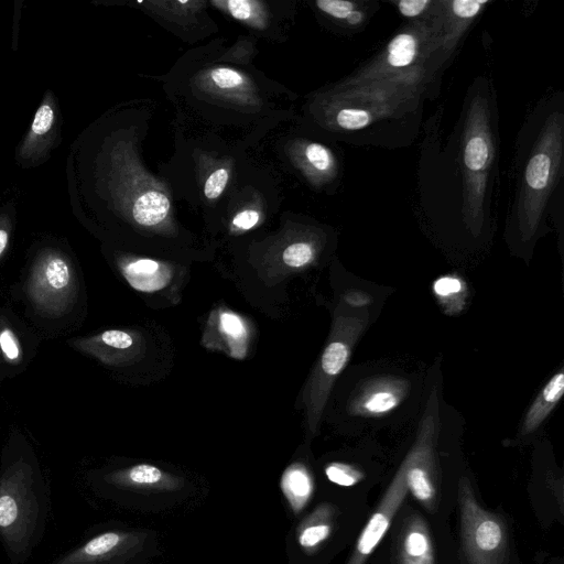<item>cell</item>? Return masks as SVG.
I'll return each mask as SVG.
<instances>
[{
    "label": "cell",
    "mask_w": 564,
    "mask_h": 564,
    "mask_svg": "<svg viewBox=\"0 0 564 564\" xmlns=\"http://www.w3.org/2000/svg\"><path fill=\"white\" fill-rule=\"evenodd\" d=\"M423 89L387 80L366 82L341 87L334 112V122L343 131L356 132L397 116L412 106Z\"/></svg>",
    "instance_id": "cell-5"
},
{
    "label": "cell",
    "mask_w": 564,
    "mask_h": 564,
    "mask_svg": "<svg viewBox=\"0 0 564 564\" xmlns=\"http://www.w3.org/2000/svg\"><path fill=\"white\" fill-rule=\"evenodd\" d=\"M458 506L463 551L468 564H507L508 541L503 522L480 507L465 477L458 485Z\"/></svg>",
    "instance_id": "cell-6"
},
{
    "label": "cell",
    "mask_w": 564,
    "mask_h": 564,
    "mask_svg": "<svg viewBox=\"0 0 564 564\" xmlns=\"http://www.w3.org/2000/svg\"><path fill=\"white\" fill-rule=\"evenodd\" d=\"M441 1L437 12L425 20L410 22L398 32L381 53L343 86L387 80L425 89L434 73L445 63L442 57Z\"/></svg>",
    "instance_id": "cell-2"
},
{
    "label": "cell",
    "mask_w": 564,
    "mask_h": 564,
    "mask_svg": "<svg viewBox=\"0 0 564 564\" xmlns=\"http://www.w3.org/2000/svg\"><path fill=\"white\" fill-rule=\"evenodd\" d=\"M433 289L440 296H448L458 293L462 289V283L458 279L452 276L440 278L434 282Z\"/></svg>",
    "instance_id": "cell-30"
},
{
    "label": "cell",
    "mask_w": 564,
    "mask_h": 564,
    "mask_svg": "<svg viewBox=\"0 0 564 564\" xmlns=\"http://www.w3.org/2000/svg\"><path fill=\"white\" fill-rule=\"evenodd\" d=\"M346 300L351 305H362L365 304L368 299L362 295L361 293L352 292L346 296Z\"/></svg>",
    "instance_id": "cell-32"
},
{
    "label": "cell",
    "mask_w": 564,
    "mask_h": 564,
    "mask_svg": "<svg viewBox=\"0 0 564 564\" xmlns=\"http://www.w3.org/2000/svg\"><path fill=\"white\" fill-rule=\"evenodd\" d=\"M360 325L361 323L357 318L338 316L334 321L328 343L308 378L303 393L307 423L312 432L317 429L336 377L348 361Z\"/></svg>",
    "instance_id": "cell-7"
},
{
    "label": "cell",
    "mask_w": 564,
    "mask_h": 564,
    "mask_svg": "<svg viewBox=\"0 0 564 564\" xmlns=\"http://www.w3.org/2000/svg\"><path fill=\"white\" fill-rule=\"evenodd\" d=\"M220 4L225 6L227 12L239 21L257 24L262 19L260 3L257 1L231 0Z\"/></svg>",
    "instance_id": "cell-24"
},
{
    "label": "cell",
    "mask_w": 564,
    "mask_h": 564,
    "mask_svg": "<svg viewBox=\"0 0 564 564\" xmlns=\"http://www.w3.org/2000/svg\"><path fill=\"white\" fill-rule=\"evenodd\" d=\"M325 474L332 482L344 487L354 486L364 478V474L359 469L344 463L327 465Z\"/></svg>",
    "instance_id": "cell-25"
},
{
    "label": "cell",
    "mask_w": 564,
    "mask_h": 564,
    "mask_svg": "<svg viewBox=\"0 0 564 564\" xmlns=\"http://www.w3.org/2000/svg\"><path fill=\"white\" fill-rule=\"evenodd\" d=\"M393 564H435L434 546L425 519L414 512L402 522Z\"/></svg>",
    "instance_id": "cell-11"
},
{
    "label": "cell",
    "mask_w": 564,
    "mask_h": 564,
    "mask_svg": "<svg viewBox=\"0 0 564 564\" xmlns=\"http://www.w3.org/2000/svg\"><path fill=\"white\" fill-rule=\"evenodd\" d=\"M400 402V395L394 388L381 384L365 394L362 409L371 414H380L395 408Z\"/></svg>",
    "instance_id": "cell-20"
},
{
    "label": "cell",
    "mask_w": 564,
    "mask_h": 564,
    "mask_svg": "<svg viewBox=\"0 0 564 564\" xmlns=\"http://www.w3.org/2000/svg\"><path fill=\"white\" fill-rule=\"evenodd\" d=\"M260 219V215L257 210L253 209H246L242 212H239L234 218H232V226L237 229L241 230H248L253 228Z\"/></svg>",
    "instance_id": "cell-31"
},
{
    "label": "cell",
    "mask_w": 564,
    "mask_h": 564,
    "mask_svg": "<svg viewBox=\"0 0 564 564\" xmlns=\"http://www.w3.org/2000/svg\"><path fill=\"white\" fill-rule=\"evenodd\" d=\"M209 344L225 350L229 356L243 358L248 344V329L243 319L229 311L212 314L205 337Z\"/></svg>",
    "instance_id": "cell-13"
},
{
    "label": "cell",
    "mask_w": 564,
    "mask_h": 564,
    "mask_svg": "<svg viewBox=\"0 0 564 564\" xmlns=\"http://www.w3.org/2000/svg\"><path fill=\"white\" fill-rule=\"evenodd\" d=\"M332 532V523L325 518H314L299 533V544L305 550H313L326 541Z\"/></svg>",
    "instance_id": "cell-21"
},
{
    "label": "cell",
    "mask_w": 564,
    "mask_h": 564,
    "mask_svg": "<svg viewBox=\"0 0 564 564\" xmlns=\"http://www.w3.org/2000/svg\"><path fill=\"white\" fill-rule=\"evenodd\" d=\"M564 393V372L554 375L530 406L522 425V434L535 431L557 404Z\"/></svg>",
    "instance_id": "cell-15"
},
{
    "label": "cell",
    "mask_w": 564,
    "mask_h": 564,
    "mask_svg": "<svg viewBox=\"0 0 564 564\" xmlns=\"http://www.w3.org/2000/svg\"><path fill=\"white\" fill-rule=\"evenodd\" d=\"M408 464L409 459L405 456L378 507L359 535L347 564H365L388 531L391 521L409 492L405 481Z\"/></svg>",
    "instance_id": "cell-9"
},
{
    "label": "cell",
    "mask_w": 564,
    "mask_h": 564,
    "mask_svg": "<svg viewBox=\"0 0 564 564\" xmlns=\"http://www.w3.org/2000/svg\"><path fill=\"white\" fill-rule=\"evenodd\" d=\"M75 290V276L66 258L51 251L37 259L29 281V294L37 308L59 315L73 302Z\"/></svg>",
    "instance_id": "cell-8"
},
{
    "label": "cell",
    "mask_w": 564,
    "mask_h": 564,
    "mask_svg": "<svg viewBox=\"0 0 564 564\" xmlns=\"http://www.w3.org/2000/svg\"><path fill=\"white\" fill-rule=\"evenodd\" d=\"M394 4L399 13L411 22L429 19L440 8V1L432 0H402L394 2Z\"/></svg>",
    "instance_id": "cell-22"
},
{
    "label": "cell",
    "mask_w": 564,
    "mask_h": 564,
    "mask_svg": "<svg viewBox=\"0 0 564 564\" xmlns=\"http://www.w3.org/2000/svg\"><path fill=\"white\" fill-rule=\"evenodd\" d=\"M315 254L314 247L306 241L289 245L282 252V262L288 268L299 269L312 262Z\"/></svg>",
    "instance_id": "cell-23"
},
{
    "label": "cell",
    "mask_w": 564,
    "mask_h": 564,
    "mask_svg": "<svg viewBox=\"0 0 564 564\" xmlns=\"http://www.w3.org/2000/svg\"><path fill=\"white\" fill-rule=\"evenodd\" d=\"M121 272L131 286L142 292H153L170 280V270L152 259L135 258L121 263Z\"/></svg>",
    "instance_id": "cell-14"
},
{
    "label": "cell",
    "mask_w": 564,
    "mask_h": 564,
    "mask_svg": "<svg viewBox=\"0 0 564 564\" xmlns=\"http://www.w3.org/2000/svg\"><path fill=\"white\" fill-rule=\"evenodd\" d=\"M170 203L161 193H149L140 197L134 205L133 214L138 223L142 225H156L169 214Z\"/></svg>",
    "instance_id": "cell-18"
},
{
    "label": "cell",
    "mask_w": 564,
    "mask_h": 564,
    "mask_svg": "<svg viewBox=\"0 0 564 564\" xmlns=\"http://www.w3.org/2000/svg\"><path fill=\"white\" fill-rule=\"evenodd\" d=\"M316 6L323 13L347 26L358 28L367 20V8L361 2L319 0Z\"/></svg>",
    "instance_id": "cell-17"
},
{
    "label": "cell",
    "mask_w": 564,
    "mask_h": 564,
    "mask_svg": "<svg viewBox=\"0 0 564 564\" xmlns=\"http://www.w3.org/2000/svg\"><path fill=\"white\" fill-rule=\"evenodd\" d=\"M303 158L307 170L318 178L327 180L336 172V160L332 151L325 145L311 142L303 150Z\"/></svg>",
    "instance_id": "cell-19"
},
{
    "label": "cell",
    "mask_w": 564,
    "mask_h": 564,
    "mask_svg": "<svg viewBox=\"0 0 564 564\" xmlns=\"http://www.w3.org/2000/svg\"><path fill=\"white\" fill-rule=\"evenodd\" d=\"M0 351L6 360L11 364H17L21 360L22 349L20 341L8 326H3L0 329Z\"/></svg>",
    "instance_id": "cell-26"
},
{
    "label": "cell",
    "mask_w": 564,
    "mask_h": 564,
    "mask_svg": "<svg viewBox=\"0 0 564 564\" xmlns=\"http://www.w3.org/2000/svg\"><path fill=\"white\" fill-rule=\"evenodd\" d=\"M281 488L292 509L299 512L313 494V480L304 466L294 464L283 473Z\"/></svg>",
    "instance_id": "cell-16"
},
{
    "label": "cell",
    "mask_w": 564,
    "mask_h": 564,
    "mask_svg": "<svg viewBox=\"0 0 564 564\" xmlns=\"http://www.w3.org/2000/svg\"><path fill=\"white\" fill-rule=\"evenodd\" d=\"M9 241V234L7 229L0 228V257L4 252Z\"/></svg>",
    "instance_id": "cell-33"
},
{
    "label": "cell",
    "mask_w": 564,
    "mask_h": 564,
    "mask_svg": "<svg viewBox=\"0 0 564 564\" xmlns=\"http://www.w3.org/2000/svg\"><path fill=\"white\" fill-rule=\"evenodd\" d=\"M73 345L104 364L112 366L134 360L141 350L139 336L122 329H108L88 338L77 339Z\"/></svg>",
    "instance_id": "cell-10"
},
{
    "label": "cell",
    "mask_w": 564,
    "mask_h": 564,
    "mask_svg": "<svg viewBox=\"0 0 564 564\" xmlns=\"http://www.w3.org/2000/svg\"><path fill=\"white\" fill-rule=\"evenodd\" d=\"M495 153L488 100L477 95L468 106L462 137L463 212L474 232L485 220Z\"/></svg>",
    "instance_id": "cell-3"
},
{
    "label": "cell",
    "mask_w": 564,
    "mask_h": 564,
    "mask_svg": "<svg viewBox=\"0 0 564 564\" xmlns=\"http://www.w3.org/2000/svg\"><path fill=\"white\" fill-rule=\"evenodd\" d=\"M54 111L48 104L40 106L31 124V132L35 135L45 134L53 126Z\"/></svg>",
    "instance_id": "cell-28"
},
{
    "label": "cell",
    "mask_w": 564,
    "mask_h": 564,
    "mask_svg": "<svg viewBox=\"0 0 564 564\" xmlns=\"http://www.w3.org/2000/svg\"><path fill=\"white\" fill-rule=\"evenodd\" d=\"M563 115L553 113L534 143L516 200L519 228L530 239L538 229L552 192L560 180L563 161Z\"/></svg>",
    "instance_id": "cell-4"
},
{
    "label": "cell",
    "mask_w": 564,
    "mask_h": 564,
    "mask_svg": "<svg viewBox=\"0 0 564 564\" xmlns=\"http://www.w3.org/2000/svg\"><path fill=\"white\" fill-rule=\"evenodd\" d=\"M228 171L218 169L205 182L204 194L208 199H216L225 189L228 182Z\"/></svg>",
    "instance_id": "cell-29"
},
{
    "label": "cell",
    "mask_w": 564,
    "mask_h": 564,
    "mask_svg": "<svg viewBox=\"0 0 564 564\" xmlns=\"http://www.w3.org/2000/svg\"><path fill=\"white\" fill-rule=\"evenodd\" d=\"M489 3L488 0L441 1L443 29L441 52L445 63L455 52L468 26Z\"/></svg>",
    "instance_id": "cell-12"
},
{
    "label": "cell",
    "mask_w": 564,
    "mask_h": 564,
    "mask_svg": "<svg viewBox=\"0 0 564 564\" xmlns=\"http://www.w3.org/2000/svg\"><path fill=\"white\" fill-rule=\"evenodd\" d=\"M51 489L35 462L20 455L0 468V543L10 564H25L43 540Z\"/></svg>",
    "instance_id": "cell-1"
},
{
    "label": "cell",
    "mask_w": 564,
    "mask_h": 564,
    "mask_svg": "<svg viewBox=\"0 0 564 564\" xmlns=\"http://www.w3.org/2000/svg\"><path fill=\"white\" fill-rule=\"evenodd\" d=\"M210 78L215 85L224 89H234L243 84L241 74L230 68H216L212 70Z\"/></svg>",
    "instance_id": "cell-27"
}]
</instances>
